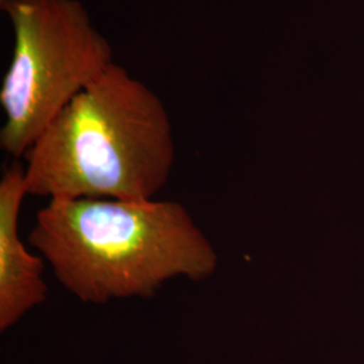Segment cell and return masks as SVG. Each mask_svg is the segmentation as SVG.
I'll list each match as a JSON object with an SVG mask.
<instances>
[{
	"label": "cell",
	"instance_id": "1",
	"mask_svg": "<svg viewBox=\"0 0 364 364\" xmlns=\"http://www.w3.org/2000/svg\"><path fill=\"white\" fill-rule=\"evenodd\" d=\"M28 243L73 297L92 305L149 299L177 278L203 282L219 266L208 236L171 200H49Z\"/></svg>",
	"mask_w": 364,
	"mask_h": 364
},
{
	"label": "cell",
	"instance_id": "2",
	"mask_svg": "<svg viewBox=\"0 0 364 364\" xmlns=\"http://www.w3.org/2000/svg\"><path fill=\"white\" fill-rule=\"evenodd\" d=\"M27 195L154 200L176 161L161 97L114 63L54 117L25 154Z\"/></svg>",
	"mask_w": 364,
	"mask_h": 364
},
{
	"label": "cell",
	"instance_id": "3",
	"mask_svg": "<svg viewBox=\"0 0 364 364\" xmlns=\"http://www.w3.org/2000/svg\"><path fill=\"white\" fill-rule=\"evenodd\" d=\"M14 31L0 87V147L16 161L66 105L115 63L80 0H0Z\"/></svg>",
	"mask_w": 364,
	"mask_h": 364
},
{
	"label": "cell",
	"instance_id": "4",
	"mask_svg": "<svg viewBox=\"0 0 364 364\" xmlns=\"http://www.w3.org/2000/svg\"><path fill=\"white\" fill-rule=\"evenodd\" d=\"M27 195L25 165L15 161L0 180V331H9L42 305L49 293L45 259L27 248L19 216Z\"/></svg>",
	"mask_w": 364,
	"mask_h": 364
}]
</instances>
